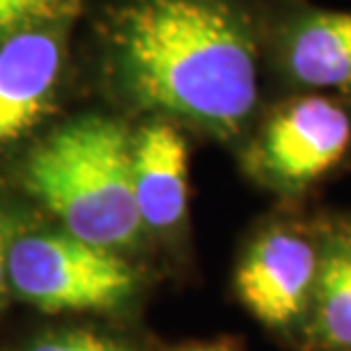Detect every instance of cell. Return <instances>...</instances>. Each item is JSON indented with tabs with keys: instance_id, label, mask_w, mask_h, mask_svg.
I'll return each mask as SVG.
<instances>
[{
	"instance_id": "obj_1",
	"label": "cell",
	"mask_w": 351,
	"mask_h": 351,
	"mask_svg": "<svg viewBox=\"0 0 351 351\" xmlns=\"http://www.w3.org/2000/svg\"><path fill=\"white\" fill-rule=\"evenodd\" d=\"M114 64L139 108L217 137L244 130L258 105V46L230 0H130Z\"/></svg>"
},
{
	"instance_id": "obj_6",
	"label": "cell",
	"mask_w": 351,
	"mask_h": 351,
	"mask_svg": "<svg viewBox=\"0 0 351 351\" xmlns=\"http://www.w3.org/2000/svg\"><path fill=\"white\" fill-rule=\"evenodd\" d=\"M62 44L44 30H21L0 44V146L23 137L51 110Z\"/></svg>"
},
{
	"instance_id": "obj_3",
	"label": "cell",
	"mask_w": 351,
	"mask_h": 351,
	"mask_svg": "<svg viewBox=\"0 0 351 351\" xmlns=\"http://www.w3.org/2000/svg\"><path fill=\"white\" fill-rule=\"evenodd\" d=\"M7 280L39 311L108 313L135 297L139 274L117 251L71 233H27L14 237Z\"/></svg>"
},
{
	"instance_id": "obj_12",
	"label": "cell",
	"mask_w": 351,
	"mask_h": 351,
	"mask_svg": "<svg viewBox=\"0 0 351 351\" xmlns=\"http://www.w3.org/2000/svg\"><path fill=\"white\" fill-rule=\"evenodd\" d=\"M16 235L19 221L10 213L0 210V304L5 301L7 287H10V280H7V258H10V247Z\"/></svg>"
},
{
	"instance_id": "obj_8",
	"label": "cell",
	"mask_w": 351,
	"mask_h": 351,
	"mask_svg": "<svg viewBox=\"0 0 351 351\" xmlns=\"http://www.w3.org/2000/svg\"><path fill=\"white\" fill-rule=\"evenodd\" d=\"M132 189L144 228L169 230L187 210V144L169 123H151L132 137Z\"/></svg>"
},
{
	"instance_id": "obj_4",
	"label": "cell",
	"mask_w": 351,
	"mask_h": 351,
	"mask_svg": "<svg viewBox=\"0 0 351 351\" xmlns=\"http://www.w3.org/2000/svg\"><path fill=\"white\" fill-rule=\"evenodd\" d=\"M351 146V117L340 98L304 94L274 112L251 149V167L271 187L304 192Z\"/></svg>"
},
{
	"instance_id": "obj_5",
	"label": "cell",
	"mask_w": 351,
	"mask_h": 351,
	"mask_svg": "<svg viewBox=\"0 0 351 351\" xmlns=\"http://www.w3.org/2000/svg\"><path fill=\"white\" fill-rule=\"evenodd\" d=\"M317 265V237L297 226H274L256 237L237 267V297L263 324L285 328L311 308Z\"/></svg>"
},
{
	"instance_id": "obj_13",
	"label": "cell",
	"mask_w": 351,
	"mask_h": 351,
	"mask_svg": "<svg viewBox=\"0 0 351 351\" xmlns=\"http://www.w3.org/2000/svg\"><path fill=\"white\" fill-rule=\"evenodd\" d=\"M192 351H226L221 347H201V349H192Z\"/></svg>"
},
{
	"instance_id": "obj_11",
	"label": "cell",
	"mask_w": 351,
	"mask_h": 351,
	"mask_svg": "<svg viewBox=\"0 0 351 351\" xmlns=\"http://www.w3.org/2000/svg\"><path fill=\"white\" fill-rule=\"evenodd\" d=\"M58 5L60 0H0V34L53 16Z\"/></svg>"
},
{
	"instance_id": "obj_7",
	"label": "cell",
	"mask_w": 351,
	"mask_h": 351,
	"mask_svg": "<svg viewBox=\"0 0 351 351\" xmlns=\"http://www.w3.org/2000/svg\"><path fill=\"white\" fill-rule=\"evenodd\" d=\"M280 62L308 94L351 98V12L306 10L285 25Z\"/></svg>"
},
{
	"instance_id": "obj_9",
	"label": "cell",
	"mask_w": 351,
	"mask_h": 351,
	"mask_svg": "<svg viewBox=\"0 0 351 351\" xmlns=\"http://www.w3.org/2000/svg\"><path fill=\"white\" fill-rule=\"evenodd\" d=\"M311 299V340L324 351H351V219L322 228Z\"/></svg>"
},
{
	"instance_id": "obj_2",
	"label": "cell",
	"mask_w": 351,
	"mask_h": 351,
	"mask_svg": "<svg viewBox=\"0 0 351 351\" xmlns=\"http://www.w3.org/2000/svg\"><path fill=\"white\" fill-rule=\"evenodd\" d=\"M132 137L105 117H82L48 135L25 160L23 182L66 233L105 249L142 235L132 189Z\"/></svg>"
},
{
	"instance_id": "obj_10",
	"label": "cell",
	"mask_w": 351,
	"mask_h": 351,
	"mask_svg": "<svg viewBox=\"0 0 351 351\" xmlns=\"http://www.w3.org/2000/svg\"><path fill=\"white\" fill-rule=\"evenodd\" d=\"M23 351H139L128 342H121L110 335H101L85 328H73V331L48 333L30 342Z\"/></svg>"
}]
</instances>
